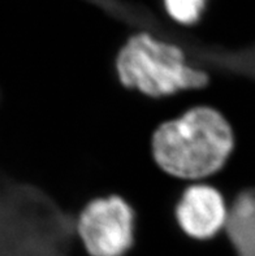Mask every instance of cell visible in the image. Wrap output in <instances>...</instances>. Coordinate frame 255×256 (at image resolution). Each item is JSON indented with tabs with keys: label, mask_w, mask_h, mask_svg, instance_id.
Returning a JSON list of instances; mask_svg holds the SVG:
<instances>
[{
	"label": "cell",
	"mask_w": 255,
	"mask_h": 256,
	"mask_svg": "<svg viewBox=\"0 0 255 256\" xmlns=\"http://www.w3.org/2000/svg\"><path fill=\"white\" fill-rule=\"evenodd\" d=\"M224 232L237 256H255V188L232 202Z\"/></svg>",
	"instance_id": "cell-5"
},
{
	"label": "cell",
	"mask_w": 255,
	"mask_h": 256,
	"mask_svg": "<svg viewBox=\"0 0 255 256\" xmlns=\"http://www.w3.org/2000/svg\"><path fill=\"white\" fill-rule=\"evenodd\" d=\"M77 234L90 256H125L134 244L136 214L120 195L90 200L77 218Z\"/></svg>",
	"instance_id": "cell-3"
},
{
	"label": "cell",
	"mask_w": 255,
	"mask_h": 256,
	"mask_svg": "<svg viewBox=\"0 0 255 256\" xmlns=\"http://www.w3.org/2000/svg\"><path fill=\"white\" fill-rule=\"evenodd\" d=\"M168 16L181 25L190 26L198 22L208 0H163Z\"/></svg>",
	"instance_id": "cell-6"
},
{
	"label": "cell",
	"mask_w": 255,
	"mask_h": 256,
	"mask_svg": "<svg viewBox=\"0 0 255 256\" xmlns=\"http://www.w3.org/2000/svg\"><path fill=\"white\" fill-rule=\"evenodd\" d=\"M229 206L219 188L208 184H193L181 192L174 218L182 234L207 240L225 229Z\"/></svg>",
	"instance_id": "cell-4"
},
{
	"label": "cell",
	"mask_w": 255,
	"mask_h": 256,
	"mask_svg": "<svg viewBox=\"0 0 255 256\" xmlns=\"http://www.w3.org/2000/svg\"><path fill=\"white\" fill-rule=\"evenodd\" d=\"M115 70L121 86L151 99L203 88L210 81L206 72L187 62L178 46L149 32L128 38L117 52Z\"/></svg>",
	"instance_id": "cell-2"
},
{
	"label": "cell",
	"mask_w": 255,
	"mask_h": 256,
	"mask_svg": "<svg viewBox=\"0 0 255 256\" xmlns=\"http://www.w3.org/2000/svg\"><path fill=\"white\" fill-rule=\"evenodd\" d=\"M233 148L232 125L210 106H197L164 121L150 140L158 168L181 181H199L217 173L229 160Z\"/></svg>",
	"instance_id": "cell-1"
}]
</instances>
